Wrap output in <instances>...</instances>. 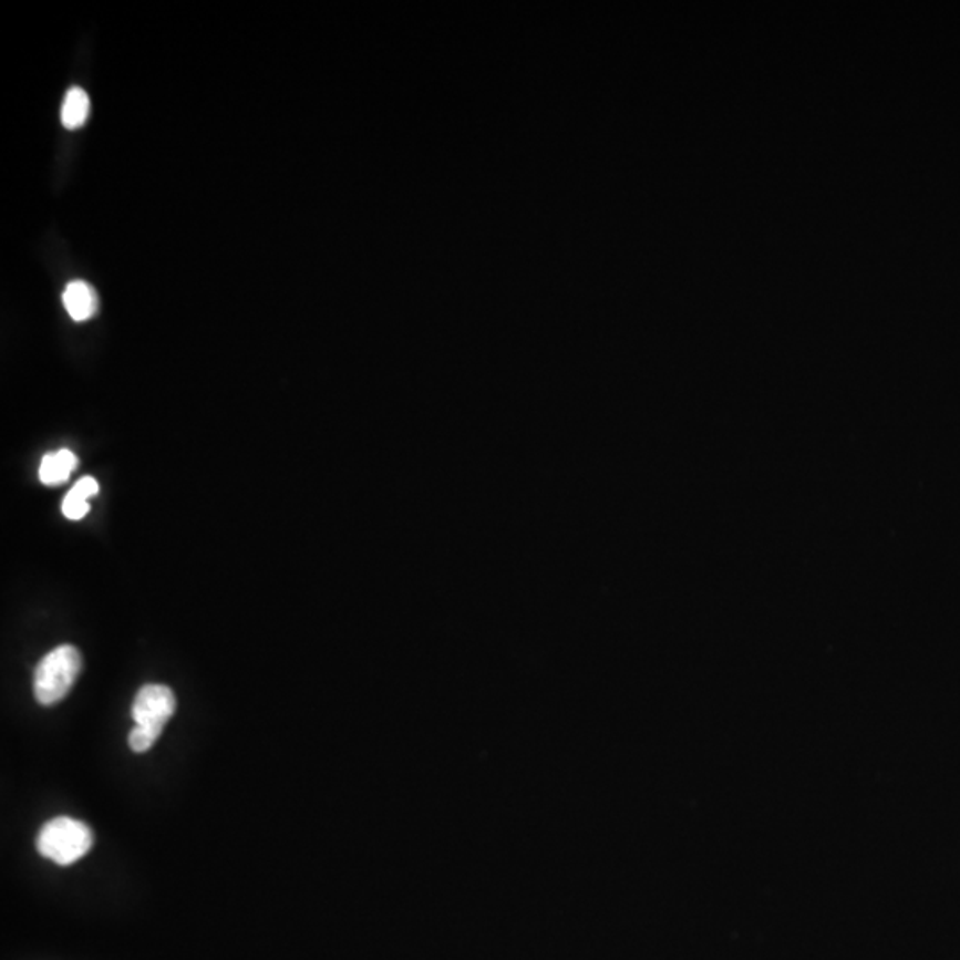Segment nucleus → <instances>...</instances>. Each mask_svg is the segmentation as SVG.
I'll list each match as a JSON object with an SVG mask.
<instances>
[{
	"instance_id": "f257e3e1",
	"label": "nucleus",
	"mask_w": 960,
	"mask_h": 960,
	"mask_svg": "<svg viewBox=\"0 0 960 960\" xmlns=\"http://www.w3.org/2000/svg\"><path fill=\"white\" fill-rule=\"evenodd\" d=\"M175 710L176 698L169 687L158 683L141 687L132 704V719L136 722L128 735L132 751L146 753L154 747Z\"/></svg>"
},
{
	"instance_id": "f03ea898",
	"label": "nucleus",
	"mask_w": 960,
	"mask_h": 960,
	"mask_svg": "<svg viewBox=\"0 0 960 960\" xmlns=\"http://www.w3.org/2000/svg\"><path fill=\"white\" fill-rule=\"evenodd\" d=\"M93 844V830L84 822L70 816H58L47 822L37 839L38 853L59 866L78 863L90 853Z\"/></svg>"
},
{
	"instance_id": "7ed1b4c3",
	"label": "nucleus",
	"mask_w": 960,
	"mask_h": 960,
	"mask_svg": "<svg viewBox=\"0 0 960 960\" xmlns=\"http://www.w3.org/2000/svg\"><path fill=\"white\" fill-rule=\"evenodd\" d=\"M82 669L81 651L73 646H59L47 653L34 671V695L38 703L52 706L69 695Z\"/></svg>"
},
{
	"instance_id": "20e7f679",
	"label": "nucleus",
	"mask_w": 960,
	"mask_h": 960,
	"mask_svg": "<svg viewBox=\"0 0 960 960\" xmlns=\"http://www.w3.org/2000/svg\"><path fill=\"white\" fill-rule=\"evenodd\" d=\"M64 308L69 311L70 317L78 322H84L95 316L99 310V299L93 287L86 281H72L66 285L63 292Z\"/></svg>"
},
{
	"instance_id": "39448f33",
	"label": "nucleus",
	"mask_w": 960,
	"mask_h": 960,
	"mask_svg": "<svg viewBox=\"0 0 960 960\" xmlns=\"http://www.w3.org/2000/svg\"><path fill=\"white\" fill-rule=\"evenodd\" d=\"M78 468V456L69 448L47 454L41 461L40 481L47 486H59L66 483L73 469Z\"/></svg>"
},
{
	"instance_id": "423d86ee",
	"label": "nucleus",
	"mask_w": 960,
	"mask_h": 960,
	"mask_svg": "<svg viewBox=\"0 0 960 960\" xmlns=\"http://www.w3.org/2000/svg\"><path fill=\"white\" fill-rule=\"evenodd\" d=\"M90 116V96L82 87H72L66 93L61 107V122L70 131L81 128Z\"/></svg>"
},
{
	"instance_id": "0eeeda50",
	"label": "nucleus",
	"mask_w": 960,
	"mask_h": 960,
	"mask_svg": "<svg viewBox=\"0 0 960 960\" xmlns=\"http://www.w3.org/2000/svg\"><path fill=\"white\" fill-rule=\"evenodd\" d=\"M63 513L70 519L84 518L90 513V504H87L86 496L79 493L75 487H72V492L63 500Z\"/></svg>"
}]
</instances>
